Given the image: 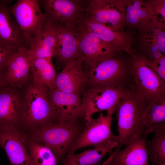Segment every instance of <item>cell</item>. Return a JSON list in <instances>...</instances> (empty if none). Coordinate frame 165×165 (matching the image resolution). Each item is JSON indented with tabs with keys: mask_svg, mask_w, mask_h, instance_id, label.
I'll list each match as a JSON object with an SVG mask.
<instances>
[{
	"mask_svg": "<svg viewBox=\"0 0 165 165\" xmlns=\"http://www.w3.org/2000/svg\"><path fill=\"white\" fill-rule=\"evenodd\" d=\"M83 119L63 122H53L24 132L30 137L48 147L61 165L82 133L85 127Z\"/></svg>",
	"mask_w": 165,
	"mask_h": 165,
	"instance_id": "6da1fadb",
	"label": "cell"
},
{
	"mask_svg": "<svg viewBox=\"0 0 165 165\" xmlns=\"http://www.w3.org/2000/svg\"><path fill=\"white\" fill-rule=\"evenodd\" d=\"M49 89L33 83L26 91L22 101L19 127L24 131L56 122L49 101Z\"/></svg>",
	"mask_w": 165,
	"mask_h": 165,
	"instance_id": "7a4b0ae2",
	"label": "cell"
},
{
	"mask_svg": "<svg viewBox=\"0 0 165 165\" xmlns=\"http://www.w3.org/2000/svg\"><path fill=\"white\" fill-rule=\"evenodd\" d=\"M147 105L143 97L135 90L118 103L115 112L117 120L119 145L114 152L120 150L123 146L142 136L141 120Z\"/></svg>",
	"mask_w": 165,
	"mask_h": 165,
	"instance_id": "3957f363",
	"label": "cell"
},
{
	"mask_svg": "<svg viewBox=\"0 0 165 165\" xmlns=\"http://www.w3.org/2000/svg\"><path fill=\"white\" fill-rule=\"evenodd\" d=\"M83 64L90 88H134L131 68L116 60L109 58Z\"/></svg>",
	"mask_w": 165,
	"mask_h": 165,
	"instance_id": "277c9868",
	"label": "cell"
},
{
	"mask_svg": "<svg viewBox=\"0 0 165 165\" xmlns=\"http://www.w3.org/2000/svg\"><path fill=\"white\" fill-rule=\"evenodd\" d=\"M9 9L29 49L47 21L46 15L41 10L39 0H18L9 6Z\"/></svg>",
	"mask_w": 165,
	"mask_h": 165,
	"instance_id": "5b68a950",
	"label": "cell"
},
{
	"mask_svg": "<svg viewBox=\"0 0 165 165\" xmlns=\"http://www.w3.org/2000/svg\"><path fill=\"white\" fill-rule=\"evenodd\" d=\"M134 89L125 87H91L85 92L81 99L85 122L94 113L106 111L112 115L119 102Z\"/></svg>",
	"mask_w": 165,
	"mask_h": 165,
	"instance_id": "8992f818",
	"label": "cell"
},
{
	"mask_svg": "<svg viewBox=\"0 0 165 165\" xmlns=\"http://www.w3.org/2000/svg\"><path fill=\"white\" fill-rule=\"evenodd\" d=\"M47 20L75 32L83 22L85 0H39Z\"/></svg>",
	"mask_w": 165,
	"mask_h": 165,
	"instance_id": "52a82bcc",
	"label": "cell"
},
{
	"mask_svg": "<svg viewBox=\"0 0 165 165\" xmlns=\"http://www.w3.org/2000/svg\"><path fill=\"white\" fill-rule=\"evenodd\" d=\"M112 115L107 113L105 116L101 113L97 118L91 117L85 121L82 133L67 154H73L77 150L86 147L119 145L118 136L114 135L111 130Z\"/></svg>",
	"mask_w": 165,
	"mask_h": 165,
	"instance_id": "ba28073f",
	"label": "cell"
},
{
	"mask_svg": "<svg viewBox=\"0 0 165 165\" xmlns=\"http://www.w3.org/2000/svg\"><path fill=\"white\" fill-rule=\"evenodd\" d=\"M0 146L6 151L11 165H33L24 133L18 126L0 125Z\"/></svg>",
	"mask_w": 165,
	"mask_h": 165,
	"instance_id": "9c48e42d",
	"label": "cell"
},
{
	"mask_svg": "<svg viewBox=\"0 0 165 165\" xmlns=\"http://www.w3.org/2000/svg\"><path fill=\"white\" fill-rule=\"evenodd\" d=\"M131 70L135 90L147 105L165 97V82L151 68L141 63L136 64Z\"/></svg>",
	"mask_w": 165,
	"mask_h": 165,
	"instance_id": "30bf717a",
	"label": "cell"
},
{
	"mask_svg": "<svg viewBox=\"0 0 165 165\" xmlns=\"http://www.w3.org/2000/svg\"><path fill=\"white\" fill-rule=\"evenodd\" d=\"M49 97L56 122L84 119L80 95L64 92L55 88L49 90Z\"/></svg>",
	"mask_w": 165,
	"mask_h": 165,
	"instance_id": "8fae6325",
	"label": "cell"
},
{
	"mask_svg": "<svg viewBox=\"0 0 165 165\" xmlns=\"http://www.w3.org/2000/svg\"><path fill=\"white\" fill-rule=\"evenodd\" d=\"M50 22L56 34L52 58L55 60L58 67L63 68L69 61L83 57L79 51L76 32L60 24Z\"/></svg>",
	"mask_w": 165,
	"mask_h": 165,
	"instance_id": "7c38bea8",
	"label": "cell"
},
{
	"mask_svg": "<svg viewBox=\"0 0 165 165\" xmlns=\"http://www.w3.org/2000/svg\"><path fill=\"white\" fill-rule=\"evenodd\" d=\"M84 60L81 57L69 61L57 75L56 88L68 93L83 94L87 83L83 66Z\"/></svg>",
	"mask_w": 165,
	"mask_h": 165,
	"instance_id": "4fadbf2b",
	"label": "cell"
},
{
	"mask_svg": "<svg viewBox=\"0 0 165 165\" xmlns=\"http://www.w3.org/2000/svg\"><path fill=\"white\" fill-rule=\"evenodd\" d=\"M146 138L143 135L137 138L123 150L114 151L102 165H148Z\"/></svg>",
	"mask_w": 165,
	"mask_h": 165,
	"instance_id": "5bb4252c",
	"label": "cell"
},
{
	"mask_svg": "<svg viewBox=\"0 0 165 165\" xmlns=\"http://www.w3.org/2000/svg\"><path fill=\"white\" fill-rule=\"evenodd\" d=\"M28 49L14 52L9 57L5 70L6 86L20 87L28 81L32 61Z\"/></svg>",
	"mask_w": 165,
	"mask_h": 165,
	"instance_id": "9a60e30c",
	"label": "cell"
},
{
	"mask_svg": "<svg viewBox=\"0 0 165 165\" xmlns=\"http://www.w3.org/2000/svg\"><path fill=\"white\" fill-rule=\"evenodd\" d=\"M9 5L0 6V44L13 51L28 49L19 27L12 16Z\"/></svg>",
	"mask_w": 165,
	"mask_h": 165,
	"instance_id": "2e32d148",
	"label": "cell"
},
{
	"mask_svg": "<svg viewBox=\"0 0 165 165\" xmlns=\"http://www.w3.org/2000/svg\"><path fill=\"white\" fill-rule=\"evenodd\" d=\"M79 49L84 58V62H89L110 58L108 51L101 47L102 41L98 36L83 23L76 31Z\"/></svg>",
	"mask_w": 165,
	"mask_h": 165,
	"instance_id": "e0dca14e",
	"label": "cell"
},
{
	"mask_svg": "<svg viewBox=\"0 0 165 165\" xmlns=\"http://www.w3.org/2000/svg\"><path fill=\"white\" fill-rule=\"evenodd\" d=\"M22 102L13 88L6 86L0 90V125L19 126Z\"/></svg>",
	"mask_w": 165,
	"mask_h": 165,
	"instance_id": "ac0fdd59",
	"label": "cell"
},
{
	"mask_svg": "<svg viewBox=\"0 0 165 165\" xmlns=\"http://www.w3.org/2000/svg\"><path fill=\"white\" fill-rule=\"evenodd\" d=\"M56 41V34L51 23L47 20L40 34L28 52L33 61L38 58L52 59Z\"/></svg>",
	"mask_w": 165,
	"mask_h": 165,
	"instance_id": "d6986e66",
	"label": "cell"
},
{
	"mask_svg": "<svg viewBox=\"0 0 165 165\" xmlns=\"http://www.w3.org/2000/svg\"><path fill=\"white\" fill-rule=\"evenodd\" d=\"M165 129V97L147 105L141 118V130L142 136L147 137L157 129Z\"/></svg>",
	"mask_w": 165,
	"mask_h": 165,
	"instance_id": "ffe728a7",
	"label": "cell"
},
{
	"mask_svg": "<svg viewBox=\"0 0 165 165\" xmlns=\"http://www.w3.org/2000/svg\"><path fill=\"white\" fill-rule=\"evenodd\" d=\"M30 73L33 83L51 90L56 88L55 81L57 75L52 59L38 58L32 62Z\"/></svg>",
	"mask_w": 165,
	"mask_h": 165,
	"instance_id": "44dd1931",
	"label": "cell"
},
{
	"mask_svg": "<svg viewBox=\"0 0 165 165\" xmlns=\"http://www.w3.org/2000/svg\"><path fill=\"white\" fill-rule=\"evenodd\" d=\"M118 146L115 144L98 146L77 154H67L61 165H101L104 156Z\"/></svg>",
	"mask_w": 165,
	"mask_h": 165,
	"instance_id": "7402d4cb",
	"label": "cell"
},
{
	"mask_svg": "<svg viewBox=\"0 0 165 165\" xmlns=\"http://www.w3.org/2000/svg\"><path fill=\"white\" fill-rule=\"evenodd\" d=\"M24 133L33 165H57L54 155L48 147Z\"/></svg>",
	"mask_w": 165,
	"mask_h": 165,
	"instance_id": "603a6c76",
	"label": "cell"
},
{
	"mask_svg": "<svg viewBox=\"0 0 165 165\" xmlns=\"http://www.w3.org/2000/svg\"><path fill=\"white\" fill-rule=\"evenodd\" d=\"M154 132L152 139L146 141L148 160L152 165H165V129Z\"/></svg>",
	"mask_w": 165,
	"mask_h": 165,
	"instance_id": "cb8c5ba5",
	"label": "cell"
},
{
	"mask_svg": "<svg viewBox=\"0 0 165 165\" xmlns=\"http://www.w3.org/2000/svg\"><path fill=\"white\" fill-rule=\"evenodd\" d=\"M83 21L86 26L96 34L102 41L110 42L114 39L113 33L105 26L86 18L85 16Z\"/></svg>",
	"mask_w": 165,
	"mask_h": 165,
	"instance_id": "d4e9b609",
	"label": "cell"
},
{
	"mask_svg": "<svg viewBox=\"0 0 165 165\" xmlns=\"http://www.w3.org/2000/svg\"><path fill=\"white\" fill-rule=\"evenodd\" d=\"M140 4L138 1H137L134 4L132 7H128L127 10L129 13L127 15V19L130 23H136L138 21V16Z\"/></svg>",
	"mask_w": 165,
	"mask_h": 165,
	"instance_id": "484cf974",
	"label": "cell"
},
{
	"mask_svg": "<svg viewBox=\"0 0 165 165\" xmlns=\"http://www.w3.org/2000/svg\"><path fill=\"white\" fill-rule=\"evenodd\" d=\"M14 52L0 44V71L5 70L8 60Z\"/></svg>",
	"mask_w": 165,
	"mask_h": 165,
	"instance_id": "4316f807",
	"label": "cell"
},
{
	"mask_svg": "<svg viewBox=\"0 0 165 165\" xmlns=\"http://www.w3.org/2000/svg\"><path fill=\"white\" fill-rule=\"evenodd\" d=\"M155 65L151 68L165 82V58H161Z\"/></svg>",
	"mask_w": 165,
	"mask_h": 165,
	"instance_id": "83f0119b",
	"label": "cell"
},
{
	"mask_svg": "<svg viewBox=\"0 0 165 165\" xmlns=\"http://www.w3.org/2000/svg\"><path fill=\"white\" fill-rule=\"evenodd\" d=\"M158 43L157 44L160 51L164 53L165 52V33L164 32H160L158 36Z\"/></svg>",
	"mask_w": 165,
	"mask_h": 165,
	"instance_id": "f1b7e54d",
	"label": "cell"
},
{
	"mask_svg": "<svg viewBox=\"0 0 165 165\" xmlns=\"http://www.w3.org/2000/svg\"><path fill=\"white\" fill-rule=\"evenodd\" d=\"M5 71H0V90L6 86L4 82Z\"/></svg>",
	"mask_w": 165,
	"mask_h": 165,
	"instance_id": "f546056e",
	"label": "cell"
},
{
	"mask_svg": "<svg viewBox=\"0 0 165 165\" xmlns=\"http://www.w3.org/2000/svg\"><path fill=\"white\" fill-rule=\"evenodd\" d=\"M153 56L155 59H159L161 57V54L160 52L157 51L153 53Z\"/></svg>",
	"mask_w": 165,
	"mask_h": 165,
	"instance_id": "4dcf8cb0",
	"label": "cell"
},
{
	"mask_svg": "<svg viewBox=\"0 0 165 165\" xmlns=\"http://www.w3.org/2000/svg\"><path fill=\"white\" fill-rule=\"evenodd\" d=\"M12 0H0V6L5 4L9 5L12 2Z\"/></svg>",
	"mask_w": 165,
	"mask_h": 165,
	"instance_id": "1f68e13d",
	"label": "cell"
},
{
	"mask_svg": "<svg viewBox=\"0 0 165 165\" xmlns=\"http://www.w3.org/2000/svg\"><path fill=\"white\" fill-rule=\"evenodd\" d=\"M158 49V45H155L153 46L152 48V51L153 53L156 52L157 51Z\"/></svg>",
	"mask_w": 165,
	"mask_h": 165,
	"instance_id": "d6a6232c",
	"label": "cell"
},
{
	"mask_svg": "<svg viewBox=\"0 0 165 165\" xmlns=\"http://www.w3.org/2000/svg\"><path fill=\"white\" fill-rule=\"evenodd\" d=\"M165 3L164 4V7L162 8L160 11V13L163 16L165 17Z\"/></svg>",
	"mask_w": 165,
	"mask_h": 165,
	"instance_id": "836d02e7",
	"label": "cell"
}]
</instances>
